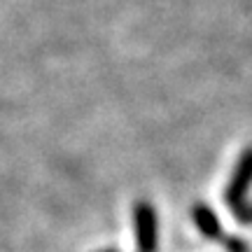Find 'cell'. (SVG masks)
<instances>
[{"label": "cell", "instance_id": "1", "mask_svg": "<svg viewBox=\"0 0 252 252\" xmlns=\"http://www.w3.org/2000/svg\"><path fill=\"white\" fill-rule=\"evenodd\" d=\"M252 187V147H245L238 161H236V168L229 178V185L224 189V203L231 208V213H236L238 208H243L248 203V191Z\"/></svg>", "mask_w": 252, "mask_h": 252}, {"label": "cell", "instance_id": "2", "mask_svg": "<svg viewBox=\"0 0 252 252\" xmlns=\"http://www.w3.org/2000/svg\"><path fill=\"white\" fill-rule=\"evenodd\" d=\"M133 226H135V243L138 252H157L159 245V222L157 210L147 201H138L133 206Z\"/></svg>", "mask_w": 252, "mask_h": 252}, {"label": "cell", "instance_id": "3", "mask_svg": "<svg viewBox=\"0 0 252 252\" xmlns=\"http://www.w3.org/2000/svg\"><path fill=\"white\" fill-rule=\"evenodd\" d=\"M191 220H194L198 234L203 238H208V241H222L224 231H222V224H220V217H217V213L208 203H196L191 208Z\"/></svg>", "mask_w": 252, "mask_h": 252}, {"label": "cell", "instance_id": "4", "mask_svg": "<svg viewBox=\"0 0 252 252\" xmlns=\"http://www.w3.org/2000/svg\"><path fill=\"white\" fill-rule=\"evenodd\" d=\"M220 243L224 245L226 252H250V245L245 243L241 236H222Z\"/></svg>", "mask_w": 252, "mask_h": 252}, {"label": "cell", "instance_id": "5", "mask_svg": "<svg viewBox=\"0 0 252 252\" xmlns=\"http://www.w3.org/2000/svg\"><path fill=\"white\" fill-rule=\"evenodd\" d=\"M234 215L241 224H252V203H245L243 208H238Z\"/></svg>", "mask_w": 252, "mask_h": 252}, {"label": "cell", "instance_id": "6", "mask_svg": "<svg viewBox=\"0 0 252 252\" xmlns=\"http://www.w3.org/2000/svg\"><path fill=\"white\" fill-rule=\"evenodd\" d=\"M100 252H115V250H100Z\"/></svg>", "mask_w": 252, "mask_h": 252}]
</instances>
